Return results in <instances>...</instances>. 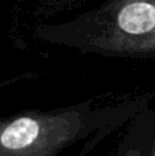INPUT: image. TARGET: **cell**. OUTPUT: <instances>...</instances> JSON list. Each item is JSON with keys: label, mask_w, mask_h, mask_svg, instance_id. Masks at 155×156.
<instances>
[{"label": "cell", "mask_w": 155, "mask_h": 156, "mask_svg": "<svg viewBox=\"0 0 155 156\" xmlns=\"http://www.w3.org/2000/svg\"><path fill=\"white\" fill-rule=\"evenodd\" d=\"M111 156H143L142 145H140V134L135 119L131 121L128 130L125 132L121 143Z\"/></svg>", "instance_id": "obj_4"}, {"label": "cell", "mask_w": 155, "mask_h": 156, "mask_svg": "<svg viewBox=\"0 0 155 156\" xmlns=\"http://www.w3.org/2000/svg\"><path fill=\"white\" fill-rule=\"evenodd\" d=\"M118 25L128 34H146L155 27V7L143 2L126 5L118 16Z\"/></svg>", "instance_id": "obj_2"}, {"label": "cell", "mask_w": 155, "mask_h": 156, "mask_svg": "<svg viewBox=\"0 0 155 156\" xmlns=\"http://www.w3.org/2000/svg\"><path fill=\"white\" fill-rule=\"evenodd\" d=\"M143 156H155V110L146 108L135 116Z\"/></svg>", "instance_id": "obj_3"}, {"label": "cell", "mask_w": 155, "mask_h": 156, "mask_svg": "<svg viewBox=\"0 0 155 156\" xmlns=\"http://www.w3.org/2000/svg\"><path fill=\"white\" fill-rule=\"evenodd\" d=\"M151 97L96 105L93 100L52 110H30L0 123V156H62L93 137L100 141L150 105Z\"/></svg>", "instance_id": "obj_1"}]
</instances>
